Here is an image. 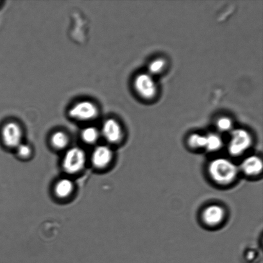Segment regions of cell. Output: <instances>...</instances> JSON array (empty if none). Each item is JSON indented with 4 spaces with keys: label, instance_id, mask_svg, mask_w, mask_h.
<instances>
[{
    "label": "cell",
    "instance_id": "obj_7",
    "mask_svg": "<svg viewBox=\"0 0 263 263\" xmlns=\"http://www.w3.org/2000/svg\"><path fill=\"white\" fill-rule=\"evenodd\" d=\"M226 217V211L220 205H210L203 210L202 214L203 222L206 226L216 227L223 222Z\"/></svg>",
    "mask_w": 263,
    "mask_h": 263
},
{
    "label": "cell",
    "instance_id": "obj_13",
    "mask_svg": "<svg viewBox=\"0 0 263 263\" xmlns=\"http://www.w3.org/2000/svg\"><path fill=\"white\" fill-rule=\"evenodd\" d=\"M223 142L220 136L215 134H209L206 136V144L205 148L210 152H215L222 146Z\"/></svg>",
    "mask_w": 263,
    "mask_h": 263
},
{
    "label": "cell",
    "instance_id": "obj_18",
    "mask_svg": "<svg viewBox=\"0 0 263 263\" xmlns=\"http://www.w3.org/2000/svg\"><path fill=\"white\" fill-rule=\"evenodd\" d=\"M217 127L221 131H228L231 129L232 127V121L231 119H229V118L223 117L220 118L218 120Z\"/></svg>",
    "mask_w": 263,
    "mask_h": 263
},
{
    "label": "cell",
    "instance_id": "obj_16",
    "mask_svg": "<svg viewBox=\"0 0 263 263\" xmlns=\"http://www.w3.org/2000/svg\"><path fill=\"white\" fill-rule=\"evenodd\" d=\"M165 61L162 59H157L152 62L148 66L149 73L158 74L163 70L165 67Z\"/></svg>",
    "mask_w": 263,
    "mask_h": 263
},
{
    "label": "cell",
    "instance_id": "obj_14",
    "mask_svg": "<svg viewBox=\"0 0 263 263\" xmlns=\"http://www.w3.org/2000/svg\"><path fill=\"white\" fill-rule=\"evenodd\" d=\"M82 138L87 144H94L99 140V132L97 128L89 127L84 128L82 132Z\"/></svg>",
    "mask_w": 263,
    "mask_h": 263
},
{
    "label": "cell",
    "instance_id": "obj_8",
    "mask_svg": "<svg viewBox=\"0 0 263 263\" xmlns=\"http://www.w3.org/2000/svg\"><path fill=\"white\" fill-rule=\"evenodd\" d=\"M113 154L111 149L105 145L98 146L92 152L91 161L97 168H104L112 161Z\"/></svg>",
    "mask_w": 263,
    "mask_h": 263
},
{
    "label": "cell",
    "instance_id": "obj_12",
    "mask_svg": "<svg viewBox=\"0 0 263 263\" xmlns=\"http://www.w3.org/2000/svg\"><path fill=\"white\" fill-rule=\"evenodd\" d=\"M69 143L68 136L63 132L58 131L54 133L51 138V143L58 149L65 148Z\"/></svg>",
    "mask_w": 263,
    "mask_h": 263
},
{
    "label": "cell",
    "instance_id": "obj_15",
    "mask_svg": "<svg viewBox=\"0 0 263 263\" xmlns=\"http://www.w3.org/2000/svg\"><path fill=\"white\" fill-rule=\"evenodd\" d=\"M188 143L193 148H205L206 136L200 135V134H193L188 139Z\"/></svg>",
    "mask_w": 263,
    "mask_h": 263
},
{
    "label": "cell",
    "instance_id": "obj_11",
    "mask_svg": "<svg viewBox=\"0 0 263 263\" xmlns=\"http://www.w3.org/2000/svg\"><path fill=\"white\" fill-rule=\"evenodd\" d=\"M74 184L70 179H62L56 183L54 192L57 197L60 198H66L69 197L73 193Z\"/></svg>",
    "mask_w": 263,
    "mask_h": 263
},
{
    "label": "cell",
    "instance_id": "obj_5",
    "mask_svg": "<svg viewBox=\"0 0 263 263\" xmlns=\"http://www.w3.org/2000/svg\"><path fill=\"white\" fill-rule=\"evenodd\" d=\"M134 87L141 97L151 99L157 92V86L151 76L146 73L139 74L134 81Z\"/></svg>",
    "mask_w": 263,
    "mask_h": 263
},
{
    "label": "cell",
    "instance_id": "obj_9",
    "mask_svg": "<svg viewBox=\"0 0 263 263\" xmlns=\"http://www.w3.org/2000/svg\"><path fill=\"white\" fill-rule=\"evenodd\" d=\"M102 134L110 143H118L123 137V132L119 123L114 119H108L102 126Z\"/></svg>",
    "mask_w": 263,
    "mask_h": 263
},
{
    "label": "cell",
    "instance_id": "obj_17",
    "mask_svg": "<svg viewBox=\"0 0 263 263\" xmlns=\"http://www.w3.org/2000/svg\"><path fill=\"white\" fill-rule=\"evenodd\" d=\"M17 152L18 156L22 157V158H28V157L30 156L31 153H32V149L28 144L21 143L17 147Z\"/></svg>",
    "mask_w": 263,
    "mask_h": 263
},
{
    "label": "cell",
    "instance_id": "obj_3",
    "mask_svg": "<svg viewBox=\"0 0 263 263\" xmlns=\"http://www.w3.org/2000/svg\"><path fill=\"white\" fill-rule=\"evenodd\" d=\"M252 143V136L249 132L241 128L234 130L229 144V153L233 156H241L251 147Z\"/></svg>",
    "mask_w": 263,
    "mask_h": 263
},
{
    "label": "cell",
    "instance_id": "obj_4",
    "mask_svg": "<svg viewBox=\"0 0 263 263\" xmlns=\"http://www.w3.org/2000/svg\"><path fill=\"white\" fill-rule=\"evenodd\" d=\"M99 114L97 107L93 103L82 101L74 104L69 110V117L79 121H89L95 119Z\"/></svg>",
    "mask_w": 263,
    "mask_h": 263
},
{
    "label": "cell",
    "instance_id": "obj_2",
    "mask_svg": "<svg viewBox=\"0 0 263 263\" xmlns=\"http://www.w3.org/2000/svg\"><path fill=\"white\" fill-rule=\"evenodd\" d=\"M86 162L84 151L79 147L68 149L64 155L63 166L64 171L70 174H76L84 168Z\"/></svg>",
    "mask_w": 263,
    "mask_h": 263
},
{
    "label": "cell",
    "instance_id": "obj_1",
    "mask_svg": "<svg viewBox=\"0 0 263 263\" xmlns=\"http://www.w3.org/2000/svg\"><path fill=\"white\" fill-rule=\"evenodd\" d=\"M239 168L231 160L218 158L209 164L208 173L216 184L226 185L231 184L238 176Z\"/></svg>",
    "mask_w": 263,
    "mask_h": 263
},
{
    "label": "cell",
    "instance_id": "obj_10",
    "mask_svg": "<svg viewBox=\"0 0 263 263\" xmlns=\"http://www.w3.org/2000/svg\"><path fill=\"white\" fill-rule=\"evenodd\" d=\"M262 166V161L260 157L251 156L247 157L242 162L241 170L249 176H256L261 174Z\"/></svg>",
    "mask_w": 263,
    "mask_h": 263
},
{
    "label": "cell",
    "instance_id": "obj_6",
    "mask_svg": "<svg viewBox=\"0 0 263 263\" xmlns=\"http://www.w3.org/2000/svg\"><path fill=\"white\" fill-rule=\"evenodd\" d=\"M22 128L16 123H7L2 128V139L9 148H17L22 143Z\"/></svg>",
    "mask_w": 263,
    "mask_h": 263
}]
</instances>
